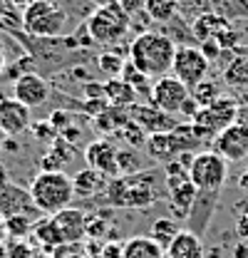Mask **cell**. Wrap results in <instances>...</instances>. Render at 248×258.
Instances as JSON below:
<instances>
[{
	"label": "cell",
	"instance_id": "1",
	"mask_svg": "<svg viewBox=\"0 0 248 258\" xmlns=\"http://www.w3.org/2000/svg\"><path fill=\"white\" fill-rule=\"evenodd\" d=\"M176 47H179V45H176L171 37H166L164 32L144 30L129 42V47H127V60L134 64L137 70H142L147 77L159 80V77L171 75Z\"/></svg>",
	"mask_w": 248,
	"mask_h": 258
},
{
	"label": "cell",
	"instance_id": "2",
	"mask_svg": "<svg viewBox=\"0 0 248 258\" xmlns=\"http://www.w3.org/2000/svg\"><path fill=\"white\" fill-rule=\"evenodd\" d=\"M159 196H161L159 176L147 169L139 174L109 179V186L104 191L109 206H122V209H147L159 201Z\"/></svg>",
	"mask_w": 248,
	"mask_h": 258
},
{
	"label": "cell",
	"instance_id": "3",
	"mask_svg": "<svg viewBox=\"0 0 248 258\" xmlns=\"http://www.w3.org/2000/svg\"><path fill=\"white\" fill-rule=\"evenodd\" d=\"M30 196L37 206V211L42 216H55L65 209L72 206L75 186H72V176H67L65 171H40L30 181Z\"/></svg>",
	"mask_w": 248,
	"mask_h": 258
},
{
	"label": "cell",
	"instance_id": "4",
	"mask_svg": "<svg viewBox=\"0 0 248 258\" xmlns=\"http://www.w3.org/2000/svg\"><path fill=\"white\" fill-rule=\"evenodd\" d=\"M85 30L97 45H117L124 42V37L132 30V18L122 10L119 0H112L107 5L94 8L85 23Z\"/></svg>",
	"mask_w": 248,
	"mask_h": 258
},
{
	"label": "cell",
	"instance_id": "5",
	"mask_svg": "<svg viewBox=\"0 0 248 258\" xmlns=\"http://www.w3.org/2000/svg\"><path fill=\"white\" fill-rule=\"evenodd\" d=\"M23 30L30 37H42V40H52L62 37L67 30V10L55 0H32L30 5L23 10Z\"/></svg>",
	"mask_w": 248,
	"mask_h": 258
},
{
	"label": "cell",
	"instance_id": "6",
	"mask_svg": "<svg viewBox=\"0 0 248 258\" xmlns=\"http://www.w3.org/2000/svg\"><path fill=\"white\" fill-rule=\"evenodd\" d=\"M201 147H204V142L194 132L191 122L189 124H179L176 129L164 132V134H154L144 144L147 154L154 161H161V164H166V161H171V159H179L181 154H199Z\"/></svg>",
	"mask_w": 248,
	"mask_h": 258
},
{
	"label": "cell",
	"instance_id": "7",
	"mask_svg": "<svg viewBox=\"0 0 248 258\" xmlns=\"http://www.w3.org/2000/svg\"><path fill=\"white\" fill-rule=\"evenodd\" d=\"M236 114H238L236 99L221 95L218 99H214L209 107H201V109L194 114L191 127H194V132L199 134V139L206 144V142L216 139L226 127H231L233 119H236Z\"/></svg>",
	"mask_w": 248,
	"mask_h": 258
},
{
	"label": "cell",
	"instance_id": "8",
	"mask_svg": "<svg viewBox=\"0 0 248 258\" xmlns=\"http://www.w3.org/2000/svg\"><path fill=\"white\" fill-rule=\"evenodd\" d=\"M189 179L196 186V191L221 194L226 179H228V161L221 154L211 152H199L194 154V161L189 166Z\"/></svg>",
	"mask_w": 248,
	"mask_h": 258
},
{
	"label": "cell",
	"instance_id": "9",
	"mask_svg": "<svg viewBox=\"0 0 248 258\" xmlns=\"http://www.w3.org/2000/svg\"><path fill=\"white\" fill-rule=\"evenodd\" d=\"M191 32L196 37V45H201V42H216L223 52L231 50V47H236V42H238V32L231 28V20L221 18L216 13H201L194 20Z\"/></svg>",
	"mask_w": 248,
	"mask_h": 258
},
{
	"label": "cell",
	"instance_id": "10",
	"mask_svg": "<svg viewBox=\"0 0 248 258\" xmlns=\"http://www.w3.org/2000/svg\"><path fill=\"white\" fill-rule=\"evenodd\" d=\"M209 64H211V60L199 50V45H179L176 47V55H174L171 75L176 80H181L189 90H194L199 82L206 80Z\"/></svg>",
	"mask_w": 248,
	"mask_h": 258
},
{
	"label": "cell",
	"instance_id": "11",
	"mask_svg": "<svg viewBox=\"0 0 248 258\" xmlns=\"http://www.w3.org/2000/svg\"><path fill=\"white\" fill-rule=\"evenodd\" d=\"M191 97V90L186 87L181 80H176L174 75H166V77H159L154 80V87H152V97H149V104L166 112V114H181V107L184 102Z\"/></svg>",
	"mask_w": 248,
	"mask_h": 258
},
{
	"label": "cell",
	"instance_id": "12",
	"mask_svg": "<svg viewBox=\"0 0 248 258\" xmlns=\"http://www.w3.org/2000/svg\"><path fill=\"white\" fill-rule=\"evenodd\" d=\"M112 139H114V137H99V139L90 142L87 149H85L87 166L94 169V171H99V174H104V176H109V179L119 176V164H117L119 147H117Z\"/></svg>",
	"mask_w": 248,
	"mask_h": 258
},
{
	"label": "cell",
	"instance_id": "13",
	"mask_svg": "<svg viewBox=\"0 0 248 258\" xmlns=\"http://www.w3.org/2000/svg\"><path fill=\"white\" fill-rule=\"evenodd\" d=\"M0 216L3 219H13V216H30V219H42V214L37 211L35 201L30 196V189L18 186V184H8L0 189Z\"/></svg>",
	"mask_w": 248,
	"mask_h": 258
},
{
	"label": "cell",
	"instance_id": "14",
	"mask_svg": "<svg viewBox=\"0 0 248 258\" xmlns=\"http://www.w3.org/2000/svg\"><path fill=\"white\" fill-rule=\"evenodd\" d=\"M214 152L226 161H241L248 157V124L233 122L214 139Z\"/></svg>",
	"mask_w": 248,
	"mask_h": 258
},
{
	"label": "cell",
	"instance_id": "15",
	"mask_svg": "<svg viewBox=\"0 0 248 258\" xmlns=\"http://www.w3.org/2000/svg\"><path fill=\"white\" fill-rule=\"evenodd\" d=\"M129 117H132L134 124H139L149 137L171 132V129H176L179 124H184V122L174 119V114H166V112L156 109L152 104H139V102L129 107Z\"/></svg>",
	"mask_w": 248,
	"mask_h": 258
},
{
	"label": "cell",
	"instance_id": "16",
	"mask_svg": "<svg viewBox=\"0 0 248 258\" xmlns=\"http://www.w3.org/2000/svg\"><path fill=\"white\" fill-rule=\"evenodd\" d=\"M52 95V87H50V82L42 77V75H37V72H25V75H20L18 80H15V85H13V97L18 99V102H23L25 107H40V104H45L47 99Z\"/></svg>",
	"mask_w": 248,
	"mask_h": 258
},
{
	"label": "cell",
	"instance_id": "17",
	"mask_svg": "<svg viewBox=\"0 0 248 258\" xmlns=\"http://www.w3.org/2000/svg\"><path fill=\"white\" fill-rule=\"evenodd\" d=\"M32 127L30 107L18 102L15 97H3L0 99V129L5 137H20L25 129Z\"/></svg>",
	"mask_w": 248,
	"mask_h": 258
},
{
	"label": "cell",
	"instance_id": "18",
	"mask_svg": "<svg viewBox=\"0 0 248 258\" xmlns=\"http://www.w3.org/2000/svg\"><path fill=\"white\" fill-rule=\"evenodd\" d=\"M52 221L57 226V231H60L65 243H82L87 238V214L80 211V209H75V206L55 214Z\"/></svg>",
	"mask_w": 248,
	"mask_h": 258
},
{
	"label": "cell",
	"instance_id": "19",
	"mask_svg": "<svg viewBox=\"0 0 248 258\" xmlns=\"http://www.w3.org/2000/svg\"><path fill=\"white\" fill-rule=\"evenodd\" d=\"M218 196H221V194H206V191L196 194V201H194V206H191V211H189L186 224H189V231L196 233L199 238L206 233V228H209L211 219H214Z\"/></svg>",
	"mask_w": 248,
	"mask_h": 258
},
{
	"label": "cell",
	"instance_id": "20",
	"mask_svg": "<svg viewBox=\"0 0 248 258\" xmlns=\"http://www.w3.org/2000/svg\"><path fill=\"white\" fill-rule=\"evenodd\" d=\"M72 186H75V196L77 199H92V196H99V194L107 191L109 186V176L94 171V169H82L72 176Z\"/></svg>",
	"mask_w": 248,
	"mask_h": 258
},
{
	"label": "cell",
	"instance_id": "21",
	"mask_svg": "<svg viewBox=\"0 0 248 258\" xmlns=\"http://www.w3.org/2000/svg\"><path fill=\"white\" fill-rule=\"evenodd\" d=\"M164 258H204V246L201 238L196 233H191L189 228H181L176 233V238L166 246Z\"/></svg>",
	"mask_w": 248,
	"mask_h": 258
},
{
	"label": "cell",
	"instance_id": "22",
	"mask_svg": "<svg viewBox=\"0 0 248 258\" xmlns=\"http://www.w3.org/2000/svg\"><path fill=\"white\" fill-rule=\"evenodd\" d=\"M196 194L199 191H196V186L191 184V179L169 189V206H171V211H174L176 219H181V221L189 219V211H191V206H194V201H196Z\"/></svg>",
	"mask_w": 248,
	"mask_h": 258
},
{
	"label": "cell",
	"instance_id": "23",
	"mask_svg": "<svg viewBox=\"0 0 248 258\" xmlns=\"http://www.w3.org/2000/svg\"><path fill=\"white\" fill-rule=\"evenodd\" d=\"M32 241L42 248V251H57L60 246H65V241H62L60 231H57V226H55V221H52V216H42L37 224H35V228H32Z\"/></svg>",
	"mask_w": 248,
	"mask_h": 258
},
{
	"label": "cell",
	"instance_id": "24",
	"mask_svg": "<svg viewBox=\"0 0 248 258\" xmlns=\"http://www.w3.org/2000/svg\"><path fill=\"white\" fill-rule=\"evenodd\" d=\"M104 99L112 107H132V104H137L139 95L134 92V87L129 82H124L122 77H112V80L104 82Z\"/></svg>",
	"mask_w": 248,
	"mask_h": 258
},
{
	"label": "cell",
	"instance_id": "25",
	"mask_svg": "<svg viewBox=\"0 0 248 258\" xmlns=\"http://www.w3.org/2000/svg\"><path fill=\"white\" fill-rule=\"evenodd\" d=\"M122 258H164V248L152 236H132L124 241Z\"/></svg>",
	"mask_w": 248,
	"mask_h": 258
},
{
	"label": "cell",
	"instance_id": "26",
	"mask_svg": "<svg viewBox=\"0 0 248 258\" xmlns=\"http://www.w3.org/2000/svg\"><path fill=\"white\" fill-rule=\"evenodd\" d=\"M144 13H147V20L166 25L169 20L179 15V0H144Z\"/></svg>",
	"mask_w": 248,
	"mask_h": 258
},
{
	"label": "cell",
	"instance_id": "27",
	"mask_svg": "<svg viewBox=\"0 0 248 258\" xmlns=\"http://www.w3.org/2000/svg\"><path fill=\"white\" fill-rule=\"evenodd\" d=\"M119 77H122L124 82H129V85L134 87V92H137L139 97H147V99L152 97L154 80H152V77H147L142 70H137V67L129 62V60H127V64H124V70H122V75H119Z\"/></svg>",
	"mask_w": 248,
	"mask_h": 258
},
{
	"label": "cell",
	"instance_id": "28",
	"mask_svg": "<svg viewBox=\"0 0 248 258\" xmlns=\"http://www.w3.org/2000/svg\"><path fill=\"white\" fill-rule=\"evenodd\" d=\"M223 82L231 87H248V55H238L226 64Z\"/></svg>",
	"mask_w": 248,
	"mask_h": 258
},
{
	"label": "cell",
	"instance_id": "29",
	"mask_svg": "<svg viewBox=\"0 0 248 258\" xmlns=\"http://www.w3.org/2000/svg\"><path fill=\"white\" fill-rule=\"evenodd\" d=\"M181 228L179 224L174 221V219H169V216H161V219H156L154 224H152V238H154L156 243L166 251V246L176 238V233H179Z\"/></svg>",
	"mask_w": 248,
	"mask_h": 258
},
{
	"label": "cell",
	"instance_id": "30",
	"mask_svg": "<svg viewBox=\"0 0 248 258\" xmlns=\"http://www.w3.org/2000/svg\"><path fill=\"white\" fill-rule=\"evenodd\" d=\"M211 13H216L226 20H233V18H241L248 15V3L246 0H211Z\"/></svg>",
	"mask_w": 248,
	"mask_h": 258
},
{
	"label": "cell",
	"instance_id": "31",
	"mask_svg": "<svg viewBox=\"0 0 248 258\" xmlns=\"http://www.w3.org/2000/svg\"><path fill=\"white\" fill-rule=\"evenodd\" d=\"M117 164H119V176H129V174H139L144 171V161L139 157L137 149H119V157H117Z\"/></svg>",
	"mask_w": 248,
	"mask_h": 258
},
{
	"label": "cell",
	"instance_id": "32",
	"mask_svg": "<svg viewBox=\"0 0 248 258\" xmlns=\"http://www.w3.org/2000/svg\"><path fill=\"white\" fill-rule=\"evenodd\" d=\"M124 64H127V60L122 57V52H102V55L97 57V67H99V72H102V75H107L109 80L122 75Z\"/></svg>",
	"mask_w": 248,
	"mask_h": 258
},
{
	"label": "cell",
	"instance_id": "33",
	"mask_svg": "<svg viewBox=\"0 0 248 258\" xmlns=\"http://www.w3.org/2000/svg\"><path fill=\"white\" fill-rule=\"evenodd\" d=\"M37 224V219L30 216H13V219H5V231H8V238H28L32 233V228Z\"/></svg>",
	"mask_w": 248,
	"mask_h": 258
},
{
	"label": "cell",
	"instance_id": "34",
	"mask_svg": "<svg viewBox=\"0 0 248 258\" xmlns=\"http://www.w3.org/2000/svg\"><path fill=\"white\" fill-rule=\"evenodd\" d=\"M191 97L196 99V104L199 107H209L214 99H218V85H214V80H204V82H199L194 90H191Z\"/></svg>",
	"mask_w": 248,
	"mask_h": 258
},
{
	"label": "cell",
	"instance_id": "35",
	"mask_svg": "<svg viewBox=\"0 0 248 258\" xmlns=\"http://www.w3.org/2000/svg\"><path fill=\"white\" fill-rule=\"evenodd\" d=\"M117 137H124V142H127L129 147H134V149H137V147H144L147 139H149V134L139 127V124H134V122L124 124V127L117 132Z\"/></svg>",
	"mask_w": 248,
	"mask_h": 258
},
{
	"label": "cell",
	"instance_id": "36",
	"mask_svg": "<svg viewBox=\"0 0 248 258\" xmlns=\"http://www.w3.org/2000/svg\"><path fill=\"white\" fill-rule=\"evenodd\" d=\"M3 253H5V258H35L37 251H35V246L28 243L25 238H20V241H18V238H13Z\"/></svg>",
	"mask_w": 248,
	"mask_h": 258
},
{
	"label": "cell",
	"instance_id": "37",
	"mask_svg": "<svg viewBox=\"0 0 248 258\" xmlns=\"http://www.w3.org/2000/svg\"><path fill=\"white\" fill-rule=\"evenodd\" d=\"M47 122H50V124L55 127V132H57V134H62L65 129H67V127H70V124H72V119H70V114H67V112H62V109H60V112H52Z\"/></svg>",
	"mask_w": 248,
	"mask_h": 258
},
{
	"label": "cell",
	"instance_id": "38",
	"mask_svg": "<svg viewBox=\"0 0 248 258\" xmlns=\"http://www.w3.org/2000/svg\"><path fill=\"white\" fill-rule=\"evenodd\" d=\"M122 251H124V243H117V241H107L102 246V256L104 258H122Z\"/></svg>",
	"mask_w": 248,
	"mask_h": 258
},
{
	"label": "cell",
	"instance_id": "39",
	"mask_svg": "<svg viewBox=\"0 0 248 258\" xmlns=\"http://www.w3.org/2000/svg\"><path fill=\"white\" fill-rule=\"evenodd\" d=\"M236 233L241 236V241H248V214H243L236 224Z\"/></svg>",
	"mask_w": 248,
	"mask_h": 258
},
{
	"label": "cell",
	"instance_id": "40",
	"mask_svg": "<svg viewBox=\"0 0 248 258\" xmlns=\"http://www.w3.org/2000/svg\"><path fill=\"white\" fill-rule=\"evenodd\" d=\"M8 184H10V174H8L5 164L0 161V189H3V186H8Z\"/></svg>",
	"mask_w": 248,
	"mask_h": 258
},
{
	"label": "cell",
	"instance_id": "41",
	"mask_svg": "<svg viewBox=\"0 0 248 258\" xmlns=\"http://www.w3.org/2000/svg\"><path fill=\"white\" fill-rule=\"evenodd\" d=\"M8 3H10V8H23V10H25L32 0H8Z\"/></svg>",
	"mask_w": 248,
	"mask_h": 258
},
{
	"label": "cell",
	"instance_id": "42",
	"mask_svg": "<svg viewBox=\"0 0 248 258\" xmlns=\"http://www.w3.org/2000/svg\"><path fill=\"white\" fill-rule=\"evenodd\" d=\"M5 238H8V231H5V219L0 216V246L5 243Z\"/></svg>",
	"mask_w": 248,
	"mask_h": 258
},
{
	"label": "cell",
	"instance_id": "43",
	"mask_svg": "<svg viewBox=\"0 0 248 258\" xmlns=\"http://www.w3.org/2000/svg\"><path fill=\"white\" fill-rule=\"evenodd\" d=\"M238 186L243 189V191H248V169L241 174V179H238Z\"/></svg>",
	"mask_w": 248,
	"mask_h": 258
},
{
	"label": "cell",
	"instance_id": "44",
	"mask_svg": "<svg viewBox=\"0 0 248 258\" xmlns=\"http://www.w3.org/2000/svg\"><path fill=\"white\" fill-rule=\"evenodd\" d=\"M35 258H62V256L57 251H52V253L50 251H42V253H35Z\"/></svg>",
	"mask_w": 248,
	"mask_h": 258
},
{
	"label": "cell",
	"instance_id": "45",
	"mask_svg": "<svg viewBox=\"0 0 248 258\" xmlns=\"http://www.w3.org/2000/svg\"><path fill=\"white\" fill-rule=\"evenodd\" d=\"M8 13H10V3L8 0H0V18L8 15Z\"/></svg>",
	"mask_w": 248,
	"mask_h": 258
},
{
	"label": "cell",
	"instance_id": "46",
	"mask_svg": "<svg viewBox=\"0 0 248 258\" xmlns=\"http://www.w3.org/2000/svg\"><path fill=\"white\" fill-rule=\"evenodd\" d=\"M87 3H92L94 8H99V5H107V3H112V0H87Z\"/></svg>",
	"mask_w": 248,
	"mask_h": 258
},
{
	"label": "cell",
	"instance_id": "47",
	"mask_svg": "<svg viewBox=\"0 0 248 258\" xmlns=\"http://www.w3.org/2000/svg\"><path fill=\"white\" fill-rule=\"evenodd\" d=\"M5 139H8V137H5V132L0 129V149H3V144H5Z\"/></svg>",
	"mask_w": 248,
	"mask_h": 258
},
{
	"label": "cell",
	"instance_id": "48",
	"mask_svg": "<svg viewBox=\"0 0 248 258\" xmlns=\"http://www.w3.org/2000/svg\"><path fill=\"white\" fill-rule=\"evenodd\" d=\"M3 67H5V55H3V50H0V72H3Z\"/></svg>",
	"mask_w": 248,
	"mask_h": 258
},
{
	"label": "cell",
	"instance_id": "49",
	"mask_svg": "<svg viewBox=\"0 0 248 258\" xmlns=\"http://www.w3.org/2000/svg\"><path fill=\"white\" fill-rule=\"evenodd\" d=\"M246 3H248V0H246Z\"/></svg>",
	"mask_w": 248,
	"mask_h": 258
}]
</instances>
